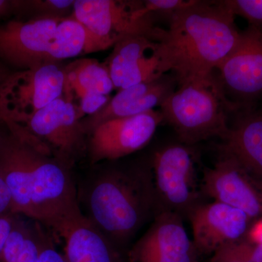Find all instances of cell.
<instances>
[{
	"label": "cell",
	"mask_w": 262,
	"mask_h": 262,
	"mask_svg": "<svg viewBox=\"0 0 262 262\" xmlns=\"http://www.w3.org/2000/svg\"><path fill=\"white\" fill-rule=\"evenodd\" d=\"M47 235L40 224L29 223L15 215L0 262H37Z\"/></svg>",
	"instance_id": "ffe728a7"
},
{
	"label": "cell",
	"mask_w": 262,
	"mask_h": 262,
	"mask_svg": "<svg viewBox=\"0 0 262 262\" xmlns=\"http://www.w3.org/2000/svg\"><path fill=\"white\" fill-rule=\"evenodd\" d=\"M234 18L225 0H191L172 15L168 29H157L165 73L171 72L178 86L213 75L241 39Z\"/></svg>",
	"instance_id": "7a4b0ae2"
},
{
	"label": "cell",
	"mask_w": 262,
	"mask_h": 262,
	"mask_svg": "<svg viewBox=\"0 0 262 262\" xmlns=\"http://www.w3.org/2000/svg\"><path fill=\"white\" fill-rule=\"evenodd\" d=\"M191 3V0H146L144 8L149 13L163 16L168 20L172 15Z\"/></svg>",
	"instance_id": "cb8c5ba5"
},
{
	"label": "cell",
	"mask_w": 262,
	"mask_h": 262,
	"mask_svg": "<svg viewBox=\"0 0 262 262\" xmlns=\"http://www.w3.org/2000/svg\"><path fill=\"white\" fill-rule=\"evenodd\" d=\"M210 262H262V246L241 239L215 251Z\"/></svg>",
	"instance_id": "44dd1931"
},
{
	"label": "cell",
	"mask_w": 262,
	"mask_h": 262,
	"mask_svg": "<svg viewBox=\"0 0 262 262\" xmlns=\"http://www.w3.org/2000/svg\"><path fill=\"white\" fill-rule=\"evenodd\" d=\"M64 69L49 63L10 73L0 86V121L16 135L20 127L65 94Z\"/></svg>",
	"instance_id": "8992f818"
},
{
	"label": "cell",
	"mask_w": 262,
	"mask_h": 262,
	"mask_svg": "<svg viewBox=\"0 0 262 262\" xmlns=\"http://www.w3.org/2000/svg\"><path fill=\"white\" fill-rule=\"evenodd\" d=\"M163 122L160 111L154 110L103 122L89 134L87 152L91 165L118 160L142 149Z\"/></svg>",
	"instance_id": "8fae6325"
},
{
	"label": "cell",
	"mask_w": 262,
	"mask_h": 262,
	"mask_svg": "<svg viewBox=\"0 0 262 262\" xmlns=\"http://www.w3.org/2000/svg\"><path fill=\"white\" fill-rule=\"evenodd\" d=\"M213 75L237 111L261 99L262 31L249 26L242 32L237 47Z\"/></svg>",
	"instance_id": "30bf717a"
},
{
	"label": "cell",
	"mask_w": 262,
	"mask_h": 262,
	"mask_svg": "<svg viewBox=\"0 0 262 262\" xmlns=\"http://www.w3.org/2000/svg\"><path fill=\"white\" fill-rule=\"evenodd\" d=\"M104 63L115 89L118 90L156 80L165 74L158 42L144 36L127 37L117 42Z\"/></svg>",
	"instance_id": "9a60e30c"
},
{
	"label": "cell",
	"mask_w": 262,
	"mask_h": 262,
	"mask_svg": "<svg viewBox=\"0 0 262 262\" xmlns=\"http://www.w3.org/2000/svg\"><path fill=\"white\" fill-rule=\"evenodd\" d=\"M37 262H68L64 255L56 251L51 237L47 235L45 239L42 250Z\"/></svg>",
	"instance_id": "484cf974"
},
{
	"label": "cell",
	"mask_w": 262,
	"mask_h": 262,
	"mask_svg": "<svg viewBox=\"0 0 262 262\" xmlns=\"http://www.w3.org/2000/svg\"><path fill=\"white\" fill-rule=\"evenodd\" d=\"M71 95H63L42 108L20 127L51 150L53 157L72 168L87 154V134Z\"/></svg>",
	"instance_id": "9c48e42d"
},
{
	"label": "cell",
	"mask_w": 262,
	"mask_h": 262,
	"mask_svg": "<svg viewBox=\"0 0 262 262\" xmlns=\"http://www.w3.org/2000/svg\"><path fill=\"white\" fill-rule=\"evenodd\" d=\"M81 211L117 248L128 243L156 214L151 170L96 169L77 188Z\"/></svg>",
	"instance_id": "3957f363"
},
{
	"label": "cell",
	"mask_w": 262,
	"mask_h": 262,
	"mask_svg": "<svg viewBox=\"0 0 262 262\" xmlns=\"http://www.w3.org/2000/svg\"><path fill=\"white\" fill-rule=\"evenodd\" d=\"M15 215L0 217V256L4 248L5 243L11 232Z\"/></svg>",
	"instance_id": "83f0119b"
},
{
	"label": "cell",
	"mask_w": 262,
	"mask_h": 262,
	"mask_svg": "<svg viewBox=\"0 0 262 262\" xmlns=\"http://www.w3.org/2000/svg\"><path fill=\"white\" fill-rule=\"evenodd\" d=\"M234 16L248 20L250 27L262 31V0H225Z\"/></svg>",
	"instance_id": "603a6c76"
},
{
	"label": "cell",
	"mask_w": 262,
	"mask_h": 262,
	"mask_svg": "<svg viewBox=\"0 0 262 262\" xmlns=\"http://www.w3.org/2000/svg\"><path fill=\"white\" fill-rule=\"evenodd\" d=\"M110 96L98 94H87L81 97L80 104L77 105L79 113L81 117L85 115L89 116L94 115L101 110L110 101Z\"/></svg>",
	"instance_id": "d4e9b609"
},
{
	"label": "cell",
	"mask_w": 262,
	"mask_h": 262,
	"mask_svg": "<svg viewBox=\"0 0 262 262\" xmlns=\"http://www.w3.org/2000/svg\"><path fill=\"white\" fill-rule=\"evenodd\" d=\"M193 243L198 253H214L221 248L246 238L253 220L225 203H202L189 215Z\"/></svg>",
	"instance_id": "5bb4252c"
},
{
	"label": "cell",
	"mask_w": 262,
	"mask_h": 262,
	"mask_svg": "<svg viewBox=\"0 0 262 262\" xmlns=\"http://www.w3.org/2000/svg\"><path fill=\"white\" fill-rule=\"evenodd\" d=\"M198 253L182 217L160 212L130 250L129 262H196Z\"/></svg>",
	"instance_id": "4fadbf2b"
},
{
	"label": "cell",
	"mask_w": 262,
	"mask_h": 262,
	"mask_svg": "<svg viewBox=\"0 0 262 262\" xmlns=\"http://www.w3.org/2000/svg\"><path fill=\"white\" fill-rule=\"evenodd\" d=\"M65 94L78 99L87 94L110 96L115 89L107 67L92 58H83L64 68Z\"/></svg>",
	"instance_id": "d6986e66"
},
{
	"label": "cell",
	"mask_w": 262,
	"mask_h": 262,
	"mask_svg": "<svg viewBox=\"0 0 262 262\" xmlns=\"http://www.w3.org/2000/svg\"><path fill=\"white\" fill-rule=\"evenodd\" d=\"M13 10V1L0 0V18Z\"/></svg>",
	"instance_id": "f546056e"
},
{
	"label": "cell",
	"mask_w": 262,
	"mask_h": 262,
	"mask_svg": "<svg viewBox=\"0 0 262 262\" xmlns=\"http://www.w3.org/2000/svg\"><path fill=\"white\" fill-rule=\"evenodd\" d=\"M0 172L13 201V213L59 235L82 213L71 168L9 132L0 137Z\"/></svg>",
	"instance_id": "6da1fadb"
},
{
	"label": "cell",
	"mask_w": 262,
	"mask_h": 262,
	"mask_svg": "<svg viewBox=\"0 0 262 262\" xmlns=\"http://www.w3.org/2000/svg\"><path fill=\"white\" fill-rule=\"evenodd\" d=\"M63 18L37 17L0 24V59L19 70L68 59Z\"/></svg>",
	"instance_id": "52a82bcc"
},
{
	"label": "cell",
	"mask_w": 262,
	"mask_h": 262,
	"mask_svg": "<svg viewBox=\"0 0 262 262\" xmlns=\"http://www.w3.org/2000/svg\"><path fill=\"white\" fill-rule=\"evenodd\" d=\"M163 122L173 127L183 144L192 146L228 134V115L236 113L214 75L178 86L160 106Z\"/></svg>",
	"instance_id": "277c9868"
},
{
	"label": "cell",
	"mask_w": 262,
	"mask_h": 262,
	"mask_svg": "<svg viewBox=\"0 0 262 262\" xmlns=\"http://www.w3.org/2000/svg\"><path fill=\"white\" fill-rule=\"evenodd\" d=\"M68 262H119L117 249L83 213L67 222L59 235Z\"/></svg>",
	"instance_id": "ac0fdd59"
},
{
	"label": "cell",
	"mask_w": 262,
	"mask_h": 262,
	"mask_svg": "<svg viewBox=\"0 0 262 262\" xmlns=\"http://www.w3.org/2000/svg\"><path fill=\"white\" fill-rule=\"evenodd\" d=\"M178 87L173 74H165L156 80L119 90L114 97L94 115L82 120L86 134L103 122L115 119L136 116L154 110Z\"/></svg>",
	"instance_id": "2e32d148"
},
{
	"label": "cell",
	"mask_w": 262,
	"mask_h": 262,
	"mask_svg": "<svg viewBox=\"0 0 262 262\" xmlns=\"http://www.w3.org/2000/svg\"><path fill=\"white\" fill-rule=\"evenodd\" d=\"M10 72H8V70L5 69L3 64L0 63V86H1V84L4 82L7 77L10 75Z\"/></svg>",
	"instance_id": "4dcf8cb0"
},
{
	"label": "cell",
	"mask_w": 262,
	"mask_h": 262,
	"mask_svg": "<svg viewBox=\"0 0 262 262\" xmlns=\"http://www.w3.org/2000/svg\"><path fill=\"white\" fill-rule=\"evenodd\" d=\"M75 1L65 0H38V1H13V10L34 12L39 17H62L73 10Z\"/></svg>",
	"instance_id": "7402d4cb"
},
{
	"label": "cell",
	"mask_w": 262,
	"mask_h": 262,
	"mask_svg": "<svg viewBox=\"0 0 262 262\" xmlns=\"http://www.w3.org/2000/svg\"><path fill=\"white\" fill-rule=\"evenodd\" d=\"M87 32V53L114 47L127 37L154 39L155 15L146 12L144 1L77 0L73 15Z\"/></svg>",
	"instance_id": "5b68a950"
},
{
	"label": "cell",
	"mask_w": 262,
	"mask_h": 262,
	"mask_svg": "<svg viewBox=\"0 0 262 262\" xmlns=\"http://www.w3.org/2000/svg\"><path fill=\"white\" fill-rule=\"evenodd\" d=\"M151 168L156 214L170 212L189 219L202 204L194 155L189 146L170 144L158 150Z\"/></svg>",
	"instance_id": "ba28073f"
},
{
	"label": "cell",
	"mask_w": 262,
	"mask_h": 262,
	"mask_svg": "<svg viewBox=\"0 0 262 262\" xmlns=\"http://www.w3.org/2000/svg\"><path fill=\"white\" fill-rule=\"evenodd\" d=\"M229 126L220 151L227 153L255 179L262 182V111L242 108Z\"/></svg>",
	"instance_id": "e0dca14e"
},
{
	"label": "cell",
	"mask_w": 262,
	"mask_h": 262,
	"mask_svg": "<svg viewBox=\"0 0 262 262\" xmlns=\"http://www.w3.org/2000/svg\"><path fill=\"white\" fill-rule=\"evenodd\" d=\"M14 215L13 213V201L8 185L0 172V217Z\"/></svg>",
	"instance_id": "4316f807"
},
{
	"label": "cell",
	"mask_w": 262,
	"mask_h": 262,
	"mask_svg": "<svg viewBox=\"0 0 262 262\" xmlns=\"http://www.w3.org/2000/svg\"><path fill=\"white\" fill-rule=\"evenodd\" d=\"M246 238L253 244L262 246V217L253 221Z\"/></svg>",
	"instance_id": "f1b7e54d"
},
{
	"label": "cell",
	"mask_w": 262,
	"mask_h": 262,
	"mask_svg": "<svg viewBox=\"0 0 262 262\" xmlns=\"http://www.w3.org/2000/svg\"><path fill=\"white\" fill-rule=\"evenodd\" d=\"M2 134H2L1 132H0V137H1Z\"/></svg>",
	"instance_id": "1f68e13d"
},
{
	"label": "cell",
	"mask_w": 262,
	"mask_h": 262,
	"mask_svg": "<svg viewBox=\"0 0 262 262\" xmlns=\"http://www.w3.org/2000/svg\"><path fill=\"white\" fill-rule=\"evenodd\" d=\"M202 191L214 201L244 211L252 220L262 217V182L227 153L221 151L214 166L205 170Z\"/></svg>",
	"instance_id": "7c38bea8"
}]
</instances>
